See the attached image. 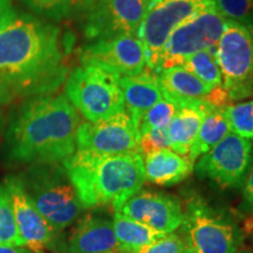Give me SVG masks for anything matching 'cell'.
Returning a JSON list of instances; mask_svg holds the SVG:
<instances>
[{
  "label": "cell",
  "instance_id": "e0dca14e",
  "mask_svg": "<svg viewBox=\"0 0 253 253\" xmlns=\"http://www.w3.org/2000/svg\"><path fill=\"white\" fill-rule=\"evenodd\" d=\"M125 108L132 122L137 126L145 113L163 99L162 90L157 81V74L144 69L135 77L120 78Z\"/></svg>",
  "mask_w": 253,
  "mask_h": 253
},
{
  "label": "cell",
  "instance_id": "cb8c5ba5",
  "mask_svg": "<svg viewBox=\"0 0 253 253\" xmlns=\"http://www.w3.org/2000/svg\"><path fill=\"white\" fill-rule=\"evenodd\" d=\"M0 246H25L15 224L8 190L0 184Z\"/></svg>",
  "mask_w": 253,
  "mask_h": 253
},
{
  "label": "cell",
  "instance_id": "ac0fdd59",
  "mask_svg": "<svg viewBox=\"0 0 253 253\" xmlns=\"http://www.w3.org/2000/svg\"><path fill=\"white\" fill-rule=\"evenodd\" d=\"M212 109L213 107L203 100L195 101L177 108L171 122L167 128L172 151L181 156H189L202 122L207 114Z\"/></svg>",
  "mask_w": 253,
  "mask_h": 253
},
{
  "label": "cell",
  "instance_id": "6da1fadb",
  "mask_svg": "<svg viewBox=\"0 0 253 253\" xmlns=\"http://www.w3.org/2000/svg\"><path fill=\"white\" fill-rule=\"evenodd\" d=\"M67 54L58 26L19 13L0 33V106L54 94L68 77Z\"/></svg>",
  "mask_w": 253,
  "mask_h": 253
},
{
  "label": "cell",
  "instance_id": "d6986e66",
  "mask_svg": "<svg viewBox=\"0 0 253 253\" xmlns=\"http://www.w3.org/2000/svg\"><path fill=\"white\" fill-rule=\"evenodd\" d=\"M157 81L163 99L175 104L176 108L203 100L212 89L183 66L162 69L157 74Z\"/></svg>",
  "mask_w": 253,
  "mask_h": 253
},
{
  "label": "cell",
  "instance_id": "74e56055",
  "mask_svg": "<svg viewBox=\"0 0 253 253\" xmlns=\"http://www.w3.org/2000/svg\"><path fill=\"white\" fill-rule=\"evenodd\" d=\"M112 253H113V252H112Z\"/></svg>",
  "mask_w": 253,
  "mask_h": 253
},
{
  "label": "cell",
  "instance_id": "d590c367",
  "mask_svg": "<svg viewBox=\"0 0 253 253\" xmlns=\"http://www.w3.org/2000/svg\"><path fill=\"white\" fill-rule=\"evenodd\" d=\"M2 126H4V119H2L1 113H0V131L2 130Z\"/></svg>",
  "mask_w": 253,
  "mask_h": 253
},
{
  "label": "cell",
  "instance_id": "d6a6232c",
  "mask_svg": "<svg viewBox=\"0 0 253 253\" xmlns=\"http://www.w3.org/2000/svg\"><path fill=\"white\" fill-rule=\"evenodd\" d=\"M100 0H72L73 15L84 17Z\"/></svg>",
  "mask_w": 253,
  "mask_h": 253
},
{
  "label": "cell",
  "instance_id": "277c9868",
  "mask_svg": "<svg viewBox=\"0 0 253 253\" xmlns=\"http://www.w3.org/2000/svg\"><path fill=\"white\" fill-rule=\"evenodd\" d=\"M18 176L38 211L55 233L80 216L84 208L62 163L33 164Z\"/></svg>",
  "mask_w": 253,
  "mask_h": 253
},
{
  "label": "cell",
  "instance_id": "52a82bcc",
  "mask_svg": "<svg viewBox=\"0 0 253 253\" xmlns=\"http://www.w3.org/2000/svg\"><path fill=\"white\" fill-rule=\"evenodd\" d=\"M182 226L188 253H237L242 244L236 224L198 198L186 205Z\"/></svg>",
  "mask_w": 253,
  "mask_h": 253
},
{
  "label": "cell",
  "instance_id": "7402d4cb",
  "mask_svg": "<svg viewBox=\"0 0 253 253\" xmlns=\"http://www.w3.org/2000/svg\"><path fill=\"white\" fill-rule=\"evenodd\" d=\"M113 226L119 242V251L126 253L137 252L140 249L163 237L161 233L156 232L140 221H136L125 216L119 211H115L114 213Z\"/></svg>",
  "mask_w": 253,
  "mask_h": 253
},
{
  "label": "cell",
  "instance_id": "4316f807",
  "mask_svg": "<svg viewBox=\"0 0 253 253\" xmlns=\"http://www.w3.org/2000/svg\"><path fill=\"white\" fill-rule=\"evenodd\" d=\"M177 108L175 104L166 99H162L155 104L154 107L144 114L138 125V132L143 134L153 129H164L168 128L171 120L175 115Z\"/></svg>",
  "mask_w": 253,
  "mask_h": 253
},
{
  "label": "cell",
  "instance_id": "f1b7e54d",
  "mask_svg": "<svg viewBox=\"0 0 253 253\" xmlns=\"http://www.w3.org/2000/svg\"><path fill=\"white\" fill-rule=\"evenodd\" d=\"M135 253H188V249L181 237L169 233Z\"/></svg>",
  "mask_w": 253,
  "mask_h": 253
},
{
  "label": "cell",
  "instance_id": "9c48e42d",
  "mask_svg": "<svg viewBox=\"0 0 253 253\" xmlns=\"http://www.w3.org/2000/svg\"><path fill=\"white\" fill-rule=\"evenodd\" d=\"M226 19L217 8L207 9L178 25L168 39L161 55V71L182 66L189 56L217 46Z\"/></svg>",
  "mask_w": 253,
  "mask_h": 253
},
{
  "label": "cell",
  "instance_id": "484cf974",
  "mask_svg": "<svg viewBox=\"0 0 253 253\" xmlns=\"http://www.w3.org/2000/svg\"><path fill=\"white\" fill-rule=\"evenodd\" d=\"M217 11L227 20L253 31V0H213Z\"/></svg>",
  "mask_w": 253,
  "mask_h": 253
},
{
  "label": "cell",
  "instance_id": "44dd1931",
  "mask_svg": "<svg viewBox=\"0 0 253 253\" xmlns=\"http://www.w3.org/2000/svg\"><path fill=\"white\" fill-rule=\"evenodd\" d=\"M231 132V126L229 122V114L227 107L221 108H213L210 113L207 114L201 128H199L197 137L188 158L195 163L198 156L204 155L211 150L217 143L223 140L227 134Z\"/></svg>",
  "mask_w": 253,
  "mask_h": 253
},
{
  "label": "cell",
  "instance_id": "5b68a950",
  "mask_svg": "<svg viewBox=\"0 0 253 253\" xmlns=\"http://www.w3.org/2000/svg\"><path fill=\"white\" fill-rule=\"evenodd\" d=\"M120 75L93 63L68 73L65 95L88 122L108 119L125 110Z\"/></svg>",
  "mask_w": 253,
  "mask_h": 253
},
{
  "label": "cell",
  "instance_id": "4fadbf2b",
  "mask_svg": "<svg viewBox=\"0 0 253 253\" xmlns=\"http://www.w3.org/2000/svg\"><path fill=\"white\" fill-rule=\"evenodd\" d=\"M81 63H93L120 77H135L145 67L144 49L137 36H116L91 41L80 50Z\"/></svg>",
  "mask_w": 253,
  "mask_h": 253
},
{
  "label": "cell",
  "instance_id": "d4e9b609",
  "mask_svg": "<svg viewBox=\"0 0 253 253\" xmlns=\"http://www.w3.org/2000/svg\"><path fill=\"white\" fill-rule=\"evenodd\" d=\"M33 14L43 20H65L73 15L72 0H21Z\"/></svg>",
  "mask_w": 253,
  "mask_h": 253
},
{
  "label": "cell",
  "instance_id": "8fae6325",
  "mask_svg": "<svg viewBox=\"0 0 253 253\" xmlns=\"http://www.w3.org/2000/svg\"><path fill=\"white\" fill-rule=\"evenodd\" d=\"M157 0H100L84 17L89 41L116 36H137L144 15Z\"/></svg>",
  "mask_w": 253,
  "mask_h": 253
},
{
  "label": "cell",
  "instance_id": "5bb4252c",
  "mask_svg": "<svg viewBox=\"0 0 253 253\" xmlns=\"http://www.w3.org/2000/svg\"><path fill=\"white\" fill-rule=\"evenodd\" d=\"M116 211L163 236L173 232L183 223V210L178 199L162 192L138 191Z\"/></svg>",
  "mask_w": 253,
  "mask_h": 253
},
{
  "label": "cell",
  "instance_id": "603a6c76",
  "mask_svg": "<svg viewBox=\"0 0 253 253\" xmlns=\"http://www.w3.org/2000/svg\"><path fill=\"white\" fill-rule=\"evenodd\" d=\"M217 46L208 50L196 53L183 62V67L196 75L199 80L210 87L223 86V77L216 59Z\"/></svg>",
  "mask_w": 253,
  "mask_h": 253
},
{
  "label": "cell",
  "instance_id": "f546056e",
  "mask_svg": "<svg viewBox=\"0 0 253 253\" xmlns=\"http://www.w3.org/2000/svg\"><path fill=\"white\" fill-rule=\"evenodd\" d=\"M170 149V142L168 137L167 128L153 129L140 135V151L141 154H153L155 151Z\"/></svg>",
  "mask_w": 253,
  "mask_h": 253
},
{
  "label": "cell",
  "instance_id": "8d00e7d4",
  "mask_svg": "<svg viewBox=\"0 0 253 253\" xmlns=\"http://www.w3.org/2000/svg\"><path fill=\"white\" fill-rule=\"evenodd\" d=\"M239 253H253V252H249V251H242V252H239Z\"/></svg>",
  "mask_w": 253,
  "mask_h": 253
},
{
  "label": "cell",
  "instance_id": "9a60e30c",
  "mask_svg": "<svg viewBox=\"0 0 253 253\" xmlns=\"http://www.w3.org/2000/svg\"><path fill=\"white\" fill-rule=\"evenodd\" d=\"M4 184L11 197L17 229L25 248L34 253H42L56 235L48 221L42 217L25 190L19 176H8Z\"/></svg>",
  "mask_w": 253,
  "mask_h": 253
},
{
  "label": "cell",
  "instance_id": "7c38bea8",
  "mask_svg": "<svg viewBox=\"0 0 253 253\" xmlns=\"http://www.w3.org/2000/svg\"><path fill=\"white\" fill-rule=\"evenodd\" d=\"M78 150L116 155L140 153V132L126 110L97 122L80 123Z\"/></svg>",
  "mask_w": 253,
  "mask_h": 253
},
{
  "label": "cell",
  "instance_id": "83f0119b",
  "mask_svg": "<svg viewBox=\"0 0 253 253\" xmlns=\"http://www.w3.org/2000/svg\"><path fill=\"white\" fill-rule=\"evenodd\" d=\"M231 131L240 137L253 138V100L227 107Z\"/></svg>",
  "mask_w": 253,
  "mask_h": 253
},
{
  "label": "cell",
  "instance_id": "8992f818",
  "mask_svg": "<svg viewBox=\"0 0 253 253\" xmlns=\"http://www.w3.org/2000/svg\"><path fill=\"white\" fill-rule=\"evenodd\" d=\"M214 7L213 0H157L144 15L137 31L147 69L155 74L161 72V55L170 34L178 25Z\"/></svg>",
  "mask_w": 253,
  "mask_h": 253
},
{
  "label": "cell",
  "instance_id": "4dcf8cb0",
  "mask_svg": "<svg viewBox=\"0 0 253 253\" xmlns=\"http://www.w3.org/2000/svg\"><path fill=\"white\" fill-rule=\"evenodd\" d=\"M203 101L208 102L210 106H212L213 108H221V107H229L231 106V101L229 93L223 86L213 87L210 90L207 96L204 97Z\"/></svg>",
  "mask_w": 253,
  "mask_h": 253
},
{
  "label": "cell",
  "instance_id": "3957f363",
  "mask_svg": "<svg viewBox=\"0 0 253 253\" xmlns=\"http://www.w3.org/2000/svg\"><path fill=\"white\" fill-rule=\"evenodd\" d=\"M62 166L84 209L112 205L119 210L145 181L140 153L107 155L77 150Z\"/></svg>",
  "mask_w": 253,
  "mask_h": 253
},
{
  "label": "cell",
  "instance_id": "30bf717a",
  "mask_svg": "<svg viewBox=\"0 0 253 253\" xmlns=\"http://www.w3.org/2000/svg\"><path fill=\"white\" fill-rule=\"evenodd\" d=\"M253 156L251 140L230 132L196 164V172L221 188H240L244 184Z\"/></svg>",
  "mask_w": 253,
  "mask_h": 253
},
{
  "label": "cell",
  "instance_id": "e575fe53",
  "mask_svg": "<svg viewBox=\"0 0 253 253\" xmlns=\"http://www.w3.org/2000/svg\"><path fill=\"white\" fill-rule=\"evenodd\" d=\"M0 253H34L25 246H0Z\"/></svg>",
  "mask_w": 253,
  "mask_h": 253
},
{
  "label": "cell",
  "instance_id": "ba28073f",
  "mask_svg": "<svg viewBox=\"0 0 253 253\" xmlns=\"http://www.w3.org/2000/svg\"><path fill=\"white\" fill-rule=\"evenodd\" d=\"M216 59L231 101L253 96V31L226 19Z\"/></svg>",
  "mask_w": 253,
  "mask_h": 253
},
{
  "label": "cell",
  "instance_id": "7a4b0ae2",
  "mask_svg": "<svg viewBox=\"0 0 253 253\" xmlns=\"http://www.w3.org/2000/svg\"><path fill=\"white\" fill-rule=\"evenodd\" d=\"M80 115L65 94L24 101L11 114L5 156L15 164L62 163L77 150Z\"/></svg>",
  "mask_w": 253,
  "mask_h": 253
},
{
  "label": "cell",
  "instance_id": "836d02e7",
  "mask_svg": "<svg viewBox=\"0 0 253 253\" xmlns=\"http://www.w3.org/2000/svg\"><path fill=\"white\" fill-rule=\"evenodd\" d=\"M244 199L248 207L253 210V167L250 170L248 177L244 182Z\"/></svg>",
  "mask_w": 253,
  "mask_h": 253
},
{
  "label": "cell",
  "instance_id": "1f68e13d",
  "mask_svg": "<svg viewBox=\"0 0 253 253\" xmlns=\"http://www.w3.org/2000/svg\"><path fill=\"white\" fill-rule=\"evenodd\" d=\"M19 12L14 8L13 0H0V33L17 19Z\"/></svg>",
  "mask_w": 253,
  "mask_h": 253
},
{
  "label": "cell",
  "instance_id": "ffe728a7",
  "mask_svg": "<svg viewBox=\"0 0 253 253\" xmlns=\"http://www.w3.org/2000/svg\"><path fill=\"white\" fill-rule=\"evenodd\" d=\"M194 170V162L170 149L155 151L145 156V179L157 185H173L188 177Z\"/></svg>",
  "mask_w": 253,
  "mask_h": 253
},
{
  "label": "cell",
  "instance_id": "2e32d148",
  "mask_svg": "<svg viewBox=\"0 0 253 253\" xmlns=\"http://www.w3.org/2000/svg\"><path fill=\"white\" fill-rule=\"evenodd\" d=\"M68 253H112L119 251V242L114 232L113 220L87 214L68 237Z\"/></svg>",
  "mask_w": 253,
  "mask_h": 253
}]
</instances>
